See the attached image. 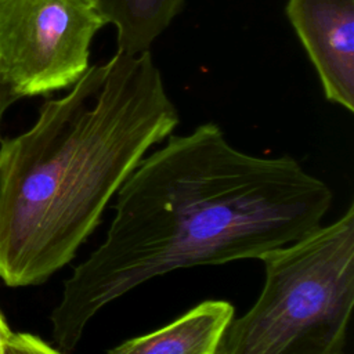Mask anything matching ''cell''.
Segmentation results:
<instances>
[{"mask_svg":"<svg viewBox=\"0 0 354 354\" xmlns=\"http://www.w3.org/2000/svg\"><path fill=\"white\" fill-rule=\"evenodd\" d=\"M264 283L218 354H342L354 304V205L260 259Z\"/></svg>","mask_w":354,"mask_h":354,"instance_id":"cell-3","label":"cell"},{"mask_svg":"<svg viewBox=\"0 0 354 354\" xmlns=\"http://www.w3.org/2000/svg\"><path fill=\"white\" fill-rule=\"evenodd\" d=\"M0 144V279L40 285L65 267L178 112L149 50L87 68Z\"/></svg>","mask_w":354,"mask_h":354,"instance_id":"cell-2","label":"cell"},{"mask_svg":"<svg viewBox=\"0 0 354 354\" xmlns=\"http://www.w3.org/2000/svg\"><path fill=\"white\" fill-rule=\"evenodd\" d=\"M15 101H18V98L10 91V88L6 86V83L0 76V124H1L3 115L6 113L8 106Z\"/></svg>","mask_w":354,"mask_h":354,"instance_id":"cell-9","label":"cell"},{"mask_svg":"<svg viewBox=\"0 0 354 354\" xmlns=\"http://www.w3.org/2000/svg\"><path fill=\"white\" fill-rule=\"evenodd\" d=\"M235 317L227 300H205L170 324L131 337L106 354H218Z\"/></svg>","mask_w":354,"mask_h":354,"instance_id":"cell-6","label":"cell"},{"mask_svg":"<svg viewBox=\"0 0 354 354\" xmlns=\"http://www.w3.org/2000/svg\"><path fill=\"white\" fill-rule=\"evenodd\" d=\"M10 332H11V329L8 328L6 318L0 311V354H4V343H6V339Z\"/></svg>","mask_w":354,"mask_h":354,"instance_id":"cell-10","label":"cell"},{"mask_svg":"<svg viewBox=\"0 0 354 354\" xmlns=\"http://www.w3.org/2000/svg\"><path fill=\"white\" fill-rule=\"evenodd\" d=\"M289 18L328 101L354 111V0H288Z\"/></svg>","mask_w":354,"mask_h":354,"instance_id":"cell-5","label":"cell"},{"mask_svg":"<svg viewBox=\"0 0 354 354\" xmlns=\"http://www.w3.org/2000/svg\"><path fill=\"white\" fill-rule=\"evenodd\" d=\"M330 188L292 156L232 147L205 123L138 163L116 192L104 241L75 267L50 315L71 351L106 304L180 268L261 259L321 227Z\"/></svg>","mask_w":354,"mask_h":354,"instance_id":"cell-1","label":"cell"},{"mask_svg":"<svg viewBox=\"0 0 354 354\" xmlns=\"http://www.w3.org/2000/svg\"><path fill=\"white\" fill-rule=\"evenodd\" d=\"M106 24L97 0H0L3 82L18 100L73 86Z\"/></svg>","mask_w":354,"mask_h":354,"instance_id":"cell-4","label":"cell"},{"mask_svg":"<svg viewBox=\"0 0 354 354\" xmlns=\"http://www.w3.org/2000/svg\"><path fill=\"white\" fill-rule=\"evenodd\" d=\"M108 24L116 29L118 50L147 51L180 12L184 0H97Z\"/></svg>","mask_w":354,"mask_h":354,"instance_id":"cell-7","label":"cell"},{"mask_svg":"<svg viewBox=\"0 0 354 354\" xmlns=\"http://www.w3.org/2000/svg\"><path fill=\"white\" fill-rule=\"evenodd\" d=\"M4 354H64L41 337L26 332H10L4 343Z\"/></svg>","mask_w":354,"mask_h":354,"instance_id":"cell-8","label":"cell"}]
</instances>
